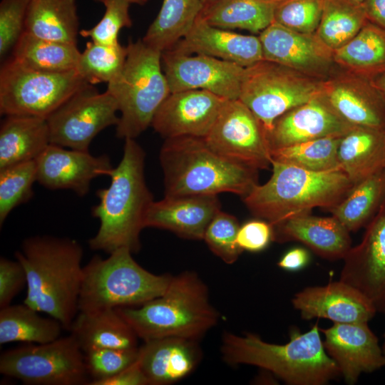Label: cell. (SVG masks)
<instances>
[{
	"label": "cell",
	"instance_id": "obj_41",
	"mask_svg": "<svg viewBox=\"0 0 385 385\" xmlns=\"http://www.w3.org/2000/svg\"><path fill=\"white\" fill-rule=\"evenodd\" d=\"M240 227L235 216L220 210L205 232L203 240L207 247L226 264L235 262L242 252L237 242Z\"/></svg>",
	"mask_w": 385,
	"mask_h": 385
},
{
	"label": "cell",
	"instance_id": "obj_43",
	"mask_svg": "<svg viewBox=\"0 0 385 385\" xmlns=\"http://www.w3.org/2000/svg\"><path fill=\"white\" fill-rule=\"evenodd\" d=\"M88 385H96L125 369L138 359V349H93L83 352Z\"/></svg>",
	"mask_w": 385,
	"mask_h": 385
},
{
	"label": "cell",
	"instance_id": "obj_10",
	"mask_svg": "<svg viewBox=\"0 0 385 385\" xmlns=\"http://www.w3.org/2000/svg\"><path fill=\"white\" fill-rule=\"evenodd\" d=\"M0 373L29 385H88L91 381L84 354L71 334L2 352Z\"/></svg>",
	"mask_w": 385,
	"mask_h": 385
},
{
	"label": "cell",
	"instance_id": "obj_30",
	"mask_svg": "<svg viewBox=\"0 0 385 385\" xmlns=\"http://www.w3.org/2000/svg\"><path fill=\"white\" fill-rule=\"evenodd\" d=\"M24 32L43 39L77 44L80 31L76 0H30Z\"/></svg>",
	"mask_w": 385,
	"mask_h": 385
},
{
	"label": "cell",
	"instance_id": "obj_47",
	"mask_svg": "<svg viewBox=\"0 0 385 385\" xmlns=\"http://www.w3.org/2000/svg\"><path fill=\"white\" fill-rule=\"evenodd\" d=\"M273 240L272 225L266 220H250L240 227L237 242L242 251L260 252Z\"/></svg>",
	"mask_w": 385,
	"mask_h": 385
},
{
	"label": "cell",
	"instance_id": "obj_25",
	"mask_svg": "<svg viewBox=\"0 0 385 385\" xmlns=\"http://www.w3.org/2000/svg\"><path fill=\"white\" fill-rule=\"evenodd\" d=\"M259 38L264 60L301 71L317 69L327 62L328 48L312 34L299 33L273 21Z\"/></svg>",
	"mask_w": 385,
	"mask_h": 385
},
{
	"label": "cell",
	"instance_id": "obj_24",
	"mask_svg": "<svg viewBox=\"0 0 385 385\" xmlns=\"http://www.w3.org/2000/svg\"><path fill=\"white\" fill-rule=\"evenodd\" d=\"M272 228L273 241L299 242L329 260L344 259L351 248L349 232L334 216L304 214L288 218Z\"/></svg>",
	"mask_w": 385,
	"mask_h": 385
},
{
	"label": "cell",
	"instance_id": "obj_21",
	"mask_svg": "<svg viewBox=\"0 0 385 385\" xmlns=\"http://www.w3.org/2000/svg\"><path fill=\"white\" fill-rule=\"evenodd\" d=\"M220 207L217 195L165 196L150 204L144 225L167 230L185 239L200 240Z\"/></svg>",
	"mask_w": 385,
	"mask_h": 385
},
{
	"label": "cell",
	"instance_id": "obj_52",
	"mask_svg": "<svg viewBox=\"0 0 385 385\" xmlns=\"http://www.w3.org/2000/svg\"><path fill=\"white\" fill-rule=\"evenodd\" d=\"M94 1L96 2H100L103 4L104 1L107 0H94ZM124 1L128 2L130 4H138V5H145L150 0H124Z\"/></svg>",
	"mask_w": 385,
	"mask_h": 385
},
{
	"label": "cell",
	"instance_id": "obj_12",
	"mask_svg": "<svg viewBox=\"0 0 385 385\" xmlns=\"http://www.w3.org/2000/svg\"><path fill=\"white\" fill-rule=\"evenodd\" d=\"M118 107L106 91L99 93L94 86L81 89L46 119L50 143L69 149L89 151L93 139L103 130L116 125Z\"/></svg>",
	"mask_w": 385,
	"mask_h": 385
},
{
	"label": "cell",
	"instance_id": "obj_46",
	"mask_svg": "<svg viewBox=\"0 0 385 385\" xmlns=\"http://www.w3.org/2000/svg\"><path fill=\"white\" fill-rule=\"evenodd\" d=\"M27 286V277L16 260L0 258V309L11 304L13 299Z\"/></svg>",
	"mask_w": 385,
	"mask_h": 385
},
{
	"label": "cell",
	"instance_id": "obj_36",
	"mask_svg": "<svg viewBox=\"0 0 385 385\" xmlns=\"http://www.w3.org/2000/svg\"><path fill=\"white\" fill-rule=\"evenodd\" d=\"M335 58L371 79L385 73V29L368 21L357 34L334 51Z\"/></svg>",
	"mask_w": 385,
	"mask_h": 385
},
{
	"label": "cell",
	"instance_id": "obj_15",
	"mask_svg": "<svg viewBox=\"0 0 385 385\" xmlns=\"http://www.w3.org/2000/svg\"><path fill=\"white\" fill-rule=\"evenodd\" d=\"M344 260L339 280L367 297L378 309L385 307V203L366 226L361 242Z\"/></svg>",
	"mask_w": 385,
	"mask_h": 385
},
{
	"label": "cell",
	"instance_id": "obj_22",
	"mask_svg": "<svg viewBox=\"0 0 385 385\" xmlns=\"http://www.w3.org/2000/svg\"><path fill=\"white\" fill-rule=\"evenodd\" d=\"M172 49L217 58L245 68L264 59L259 37L213 26L200 16Z\"/></svg>",
	"mask_w": 385,
	"mask_h": 385
},
{
	"label": "cell",
	"instance_id": "obj_11",
	"mask_svg": "<svg viewBox=\"0 0 385 385\" xmlns=\"http://www.w3.org/2000/svg\"><path fill=\"white\" fill-rule=\"evenodd\" d=\"M322 94L317 83L293 69L263 59L245 68L239 100L268 133L279 117Z\"/></svg>",
	"mask_w": 385,
	"mask_h": 385
},
{
	"label": "cell",
	"instance_id": "obj_56",
	"mask_svg": "<svg viewBox=\"0 0 385 385\" xmlns=\"http://www.w3.org/2000/svg\"><path fill=\"white\" fill-rule=\"evenodd\" d=\"M274 1H281V0H274Z\"/></svg>",
	"mask_w": 385,
	"mask_h": 385
},
{
	"label": "cell",
	"instance_id": "obj_18",
	"mask_svg": "<svg viewBox=\"0 0 385 385\" xmlns=\"http://www.w3.org/2000/svg\"><path fill=\"white\" fill-rule=\"evenodd\" d=\"M367 323H334L331 327L320 329L324 349L348 384H354L362 373L385 366L378 338Z\"/></svg>",
	"mask_w": 385,
	"mask_h": 385
},
{
	"label": "cell",
	"instance_id": "obj_8",
	"mask_svg": "<svg viewBox=\"0 0 385 385\" xmlns=\"http://www.w3.org/2000/svg\"><path fill=\"white\" fill-rule=\"evenodd\" d=\"M120 75L107 85L120 112L115 125L119 138L135 139L151 125L158 109L170 93L161 62L162 52L142 39L129 40Z\"/></svg>",
	"mask_w": 385,
	"mask_h": 385
},
{
	"label": "cell",
	"instance_id": "obj_28",
	"mask_svg": "<svg viewBox=\"0 0 385 385\" xmlns=\"http://www.w3.org/2000/svg\"><path fill=\"white\" fill-rule=\"evenodd\" d=\"M49 144L46 118L6 115L0 128V170L36 160Z\"/></svg>",
	"mask_w": 385,
	"mask_h": 385
},
{
	"label": "cell",
	"instance_id": "obj_14",
	"mask_svg": "<svg viewBox=\"0 0 385 385\" xmlns=\"http://www.w3.org/2000/svg\"><path fill=\"white\" fill-rule=\"evenodd\" d=\"M170 93L202 89L227 100L239 99L245 68L235 63L175 49L162 52Z\"/></svg>",
	"mask_w": 385,
	"mask_h": 385
},
{
	"label": "cell",
	"instance_id": "obj_51",
	"mask_svg": "<svg viewBox=\"0 0 385 385\" xmlns=\"http://www.w3.org/2000/svg\"><path fill=\"white\" fill-rule=\"evenodd\" d=\"M372 81L385 100V73L373 78Z\"/></svg>",
	"mask_w": 385,
	"mask_h": 385
},
{
	"label": "cell",
	"instance_id": "obj_29",
	"mask_svg": "<svg viewBox=\"0 0 385 385\" xmlns=\"http://www.w3.org/2000/svg\"><path fill=\"white\" fill-rule=\"evenodd\" d=\"M322 96L349 124L385 130V100L372 79L360 89L336 84L322 91Z\"/></svg>",
	"mask_w": 385,
	"mask_h": 385
},
{
	"label": "cell",
	"instance_id": "obj_53",
	"mask_svg": "<svg viewBox=\"0 0 385 385\" xmlns=\"http://www.w3.org/2000/svg\"><path fill=\"white\" fill-rule=\"evenodd\" d=\"M384 344H383V346H382V351H383V354H384V356L385 357V333L384 334Z\"/></svg>",
	"mask_w": 385,
	"mask_h": 385
},
{
	"label": "cell",
	"instance_id": "obj_54",
	"mask_svg": "<svg viewBox=\"0 0 385 385\" xmlns=\"http://www.w3.org/2000/svg\"><path fill=\"white\" fill-rule=\"evenodd\" d=\"M355 4H361L363 2L364 0H349Z\"/></svg>",
	"mask_w": 385,
	"mask_h": 385
},
{
	"label": "cell",
	"instance_id": "obj_42",
	"mask_svg": "<svg viewBox=\"0 0 385 385\" xmlns=\"http://www.w3.org/2000/svg\"><path fill=\"white\" fill-rule=\"evenodd\" d=\"M324 0H281L274 9V21L293 31L312 34L322 15Z\"/></svg>",
	"mask_w": 385,
	"mask_h": 385
},
{
	"label": "cell",
	"instance_id": "obj_38",
	"mask_svg": "<svg viewBox=\"0 0 385 385\" xmlns=\"http://www.w3.org/2000/svg\"><path fill=\"white\" fill-rule=\"evenodd\" d=\"M341 137H325L272 149V161L313 172L341 169L337 157Z\"/></svg>",
	"mask_w": 385,
	"mask_h": 385
},
{
	"label": "cell",
	"instance_id": "obj_19",
	"mask_svg": "<svg viewBox=\"0 0 385 385\" xmlns=\"http://www.w3.org/2000/svg\"><path fill=\"white\" fill-rule=\"evenodd\" d=\"M292 302L304 319L323 318L334 323L368 322L377 311L361 292L341 280L306 287Z\"/></svg>",
	"mask_w": 385,
	"mask_h": 385
},
{
	"label": "cell",
	"instance_id": "obj_58",
	"mask_svg": "<svg viewBox=\"0 0 385 385\" xmlns=\"http://www.w3.org/2000/svg\"><path fill=\"white\" fill-rule=\"evenodd\" d=\"M384 169H385V168H384Z\"/></svg>",
	"mask_w": 385,
	"mask_h": 385
},
{
	"label": "cell",
	"instance_id": "obj_20",
	"mask_svg": "<svg viewBox=\"0 0 385 385\" xmlns=\"http://www.w3.org/2000/svg\"><path fill=\"white\" fill-rule=\"evenodd\" d=\"M354 127L342 118L322 94L279 117L267 138L272 150L325 137H341Z\"/></svg>",
	"mask_w": 385,
	"mask_h": 385
},
{
	"label": "cell",
	"instance_id": "obj_5",
	"mask_svg": "<svg viewBox=\"0 0 385 385\" xmlns=\"http://www.w3.org/2000/svg\"><path fill=\"white\" fill-rule=\"evenodd\" d=\"M115 309L143 341L165 337L198 341L219 319L207 287L191 271L173 276L162 295L139 306Z\"/></svg>",
	"mask_w": 385,
	"mask_h": 385
},
{
	"label": "cell",
	"instance_id": "obj_16",
	"mask_svg": "<svg viewBox=\"0 0 385 385\" xmlns=\"http://www.w3.org/2000/svg\"><path fill=\"white\" fill-rule=\"evenodd\" d=\"M226 100L202 89L170 93L158 109L150 126L165 139L205 138Z\"/></svg>",
	"mask_w": 385,
	"mask_h": 385
},
{
	"label": "cell",
	"instance_id": "obj_27",
	"mask_svg": "<svg viewBox=\"0 0 385 385\" xmlns=\"http://www.w3.org/2000/svg\"><path fill=\"white\" fill-rule=\"evenodd\" d=\"M338 161L354 185L385 168V130L356 126L340 138Z\"/></svg>",
	"mask_w": 385,
	"mask_h": 385
},
{
	"label": "cell",
	"instance_id": "obj_26",
	"mask_svg": "<svg viewBox=\"0 0 385 385\" xmlns=\"http://www.w3.org/2000/svg\"><path fill=\"white\" fill-rule=\"evenodd\" d=\"M68 331L83 352L101 348H139L137 334L116 309L78 312Z\"/></svg>",
	"mask_w": 385,
	"mask_h": 385
},
{
	"label": "cell",
	"instance_id": "obj_23",
	"mask_svg": "<svg viewBox=\"0 0 385 385\" xmlns=\"http://www.w3.org/2000/svg\"><path fill=\"white\" fill-rule=\"evenodd\" d=\"M201 357L197 341L165 337L144 341L138 348L137 361L148 385H168L189 375Z\"/></svg>",
	"mask_w": 385,
	"mask_h": 385
},
{
	"label": "cell",
	"instance_id": "obj_3",
	"mask_svg": "<svg viewBox=\"0 0 385 385\" xmlns=\"http://www.w3.org/2000/svg\"><path fill=\"white\" fill-rule=\"evenodd\" d=\"M316 324L310 330L290 332L284 344H271L259 336L225 332L220 351L230 365L248 364L270 371L290 385H324L340 374L326 352Z\"/></svg>",
	"mask_w": 385,
	"mask_h": 385
},
{
	"label": "cell",
	"instance_id": "obj_7",
	"mask_svg": "<svg viewBox=\"0 0 385 385\" xmlns=\"http://www.w3.org/2000/svg\"><path fill=\"white\" fill-rule=\"evenodd\" d=\"M132 254L121 248L106 259L95 255L83 266L78 312L136 307L166 291L173 276L148 271Z\"/></svg>",
	"mask_w": 385,
	"mask_h": 385
},
{
	"label": "cell",
	"instance_id": "obj_39",
	"mask_svg": "<svg viewBox=\"0 0 385 385\" xmlns=\"http://www.w3.org/2000/svg\"><path fill=\"white\" fill-rule=\"evenodd\" d=\"M128 54L120 43L105 45L89 41L81 53L76 71L89 84L108 83L121 73Z\"/></svg>",
	"mask_w": 385,
	"mask_h": 385
},
{
	"label": "cell",
	"instance_id": "obj_48",
	"mask_svg": "<svg viewBox=\"0 0 385 385\" xmlns=\"http://www.w3.org/2000/svg\"><path fill=\"white\" fill-rule=\"evenodd\" d=\"M96 385H148L145 375L136 360L115 375L101 381Z\"/></svg>",
	"mask_w": 385,
	"mask_h": 385
},
{
	"label": "cell",
	"instance_id": "obj_55",
	"mask_svg": "<svg viewBox=\"0 0 385 385\" xmlns=\"http://www.w3.org/2000/svg\"><path fill=\"white\" fill-rule=\"evenodd\" d=\"M202 4H206V3H209V2H211V1H215V0H201Z\"/></svg>",
	"mask_w": 385,
	"mask_h": 385
},
{
	"label": "cell",
	"instance_id": "obj_33",
	"mask_svg": "<svg viewBox=\"0 0 385 385\" xmlns=\"http://www.w3.org/2000/svg\"><path fill=\"white\" fill-rule=\"evenodd\" d=\"M25 304H10L0 309V344L11 342L44 344L58 337L63 329L60 322L41 317Z\"/></svg>",
	"mask_w": 385,
	"mask_h": 385
},
{
	"label": "cell",
	"instance_id": "obj_31",
	"mask_svg": "<svg viewBox=\"0 0 385 385\" xmlns=\"http://www.w3.org/2000/svg\"><path fill=\"white\" fill-rule=\"evenodd\" d=\"M274 0H215L204 4L199 16L223 29L262 32L274 21Z\"/></svg>",
	"mask_w": 385,
	"mask_h": 385
},
{
	"label": "cell",
	"instance_id": "obj_2",
	"mask_svg": "<svg viewBox=\"0 0 385 385\" xmlns=\"http://www.w3.org/2000/svg\"><path fill=\"white\" fill-rule=\"evenodd\" d=\"M145 158L135 139H125L123 156L110 175L109 186L96 191L98 202L91 213L100 225L88 240L91 250L108 255L121 248L133 253L140 250L145 214L154 201L145 179Z\"/></svg>",
	"mask_w": 385,
	"mask_h": 385
},
{
	"label": "cell",
	"instance_id": "obj_45",
	"mask_svg": "<svg viewBox=\"0 0 385 385\" xmlns=\"http://www.w3.org/2000/svg\"><path fill=\"white\" fill-rule=\"evenodd\" d=\"M30 0H1L0 2V57L11 52L24 32Z\"/></svg>",
	"mask_w": 385,
	"mask_h": 385
},
{
	"label": "cell",
	"instance_id": "obj_40",
	"mask_svg": "<svg viewBox=\"0 0 385 385\" xmlns=\"http://www.w3.org/2000/svg\"><path fill=\"white\" fill-rule=\"evenodd\" d=\"M36 181L35 160L21 163L0 170V225L10 212L33 196Z\"/></svg>",
	"mask_w": 385,
	"mask_h": 385
},
{
	"label": "cell",
	"instance_id": "obj_1",
	"mask_svg": "<svg viewBox=\"0 0 385 385\" xmlns=\"http://www.w3.org/2000/svg\"><path fill=\"white\" fill-rule=\"evenodd\" d=\"M16 259L27 277L24 303L69 330L78 313L83 250L74 239L51 235L26 238Z\"/></svg>",
	"mask_w": 385,
	"mask_h": 385
},
{
	"label": "cell",
	"instance_id": "obj_35",
	"mask_svg": "<svg viewBox=\"0 0 385 385\" xmlns=\"http://www.w3.org/2000/svg\"><path fill=\"white\" fill-rule=\"evenodd\" d=\"M385 203V169L367 178L329 210L350 232L366 227Z\"/></svg>",
	"mask_w": 385,
	"mask_h": 385
},
{
	"label": "cell",
	"instance_id": "obj_49",
	"mask_svg": "<svg viewBox=\"0 0 385 385\" xmlns=\"http://www.w3.org/2000/svg\"><path fill=\"white\" fill-rule=\"evenodd\" d=\"M309 259V253L306 250L296 247L287 252L279 260L277 265L287 271H297L304 267Z\"/></svg>",
	"mask_w": 385,
	"mask_h": 385
},
{
	"label": "cell",
	"instance_id": "obj_9",
	"mask_svg": "<svg viewBox=\"0 0 385 385\" xmlns=\"http://www.w3.org/2000/svg\"><path fill=\"white\" fill-rule=\"evenodd\" d=\"M88 85L76 70L35 71L10 58L0 70V113L46 118Z\"/></svg>",
	"mask_w": 385,
	"mask_h": 385
},
{
	"label": "cell",
	"instance_id": "obj_34",
	"mask_svg": "<svg viewBox=\"0 0 385 385\" xmlns=\"http://www.w3.org/2000/svg\"><path fill=\"white\" fill-rule=\"evenodd\" d=\"M202 6L201 0H163L143 41L160 52L172 49L191 29Z\"/></svg>",
	"mask_w": 385,
	"mask_h": 385
},
{
	"label": "cell",
	"instance_id": "obj_4",
	"mask_svg": "<svg viewBox=\"0 0 385 385\" xmlns=\"http://www.w3.org/2000/svg\"><path fill=\"white\" fill-rule=\"evenodd\" d=\"M159 158L165 196L231 192L244 197L258 184V170L219 155L204 138H167Z\"/></svg>",
	"mask_w": 385,
	"mask_h": 385
},
{
	"label": "cell",
	"instance_id": "obj_13",
	"mask_svg": "<svg viewBox=\"0 0 385 385\" xmlns=\"http://www.w3.org/2000/svg\"><path fill=\"white\" fill-rule=\"evenodd\" d=\"M204 138L212 150L232 161L257 170L272 166L267 133L260 120L239 99L225 101Z\"/></svg>",
	"mask_w": 385,
	"mask_h": 385
},
{
	"label": "cell",
	"instance_id": "obj_57",
	"mask_svg": "<svg viewBox=\"0 0 385 385\" xmlns=\"http://www.w3.org/2000/svg\"><path fill=\"white\" fill-rule=\"evenodd\" d=\"M384 312H385V307H384Z\"/></svg>",
	"mask_w": 385,
	"mask_h": 385
},
{
	"label": "cell",
	"instance_id": "obj_6",
	"mask_svg": "<svg viewBox=\"0 0 385 385\" xmlns=\"http://www.w3.org/2000/svg\"><path fill=\"white\" fill-rule=\"evenodd\" d=\"M272 173L243 197L248 210L272 225L311 213L314 207L330 210L344 200L354 185L342 169L313 172L272 161Z\"/></svg>",
	"mask_w": 385,
	"mask_h": 385
},
{
	"label": "cell",
	"instance_id": "obj_37",
	"mask_svg": "<svg viewBox=\"0 0 385 385\" xmlns=\"http://www.w3.org/2000/svg\"><path fill=\"white\" fill-rule=\"evenodd\" d=\"M366 21L361 4L324 0L317 37L329 49L336 51L354 37Z\"/></svg>",
	"mask_w": 385,
	"mask_h": 385
},
{
	"label": "cell",
	"instance_id": "obj_32",
	"mask_svg": "<svg viewBox=\"0 0 385 385\" xmlns=\"http://www.w3.org/2000/svg\"><path fill=\"white\" fill-rule=\"evenodd\" d=\"M81 52L77 44L41 38L24 32L11 58L24 67L44 72L76 70Z\"/></svg>",
	"mask_w": 385,
	"mask_h": 385
},
{
	"label": "cell",
	"instance_id": "obj_44",
	"mask_svg": "<svg viewBox=\"0 0 385 385\" xmlns=\"http://www.w3.org/2000/svg\"><path fill=\"white\" fill-rule=\"evenodd\" d=\"M103 4L105 12L101 19L92 28L81 30L79 34L96 43L115 45L120 43V31L132 26L130 4L124 0H107Z\"/></svg>",
	"mask_w": 385,
	"mask_h": 385
},
{
	"label": "cell",
	"instance_id": "obj_17",
	"mask_svg": "<svg viewBox=\"0 0 385 385\" xmlns=\"http://www.w3.org/2000/svg\"><path fill=\"white\" fill-rule=\"evenodd\" d=\"M36 181L50 190H71L78 196L88 193L92 180L110 176L113 170L107 155L94 156L50 143L36 159Z\"/></svg>",
	"mask_w": 385,
	"mask_h": 385
},
{
	"label": "cell",
	"instance_id": "obj_50",
	"mask_svg": "<svg viewBox=\"0 0 385 385\" xmlns=\"http://www.w3.org/2000/svg\"><path fill=\"white\" fill-rule=\"evenodd\" d=\"M367 20L385 29V0H364Z\"/></svg>",
	"mask_w": 385,
	"mask_h": 385
}]
</instances>
